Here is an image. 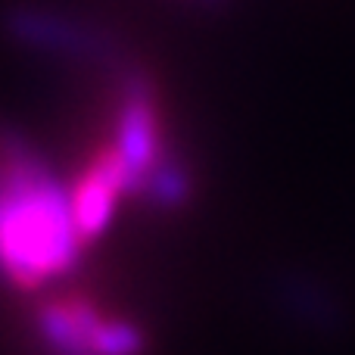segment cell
<instances>
[{
    "label": "cell",
    "instance_id": "obj_1",
    "mask_svg": "<svg viewBox=\"0 0 355 355\" xmlns=\"http://www.w3.org/2000/svg\"><path fill=\"white\" fill-rule=\"evenodd\" d=\"M69 184L12 135H0V281L37 293L72 275L85 252Z\"/></svg>",
    "mask_w": 355,
    "mask_h": 355
},
{
    "label": "cell",
    "instance_id": "obj_2",
    "mask_svg": "<svg viewBox=\"0 0 355 355\" xmlns=\"http://www.w3.org/2000/svg\"><path fill=\"white\" fill-rule=\"evenodd\" d=\"M37 343L47 355H144L141 324L87 293H56L35 312Z\"/></svg>",
    "mask_w": 355,
    "mask_h": 355
}]
</instances>
